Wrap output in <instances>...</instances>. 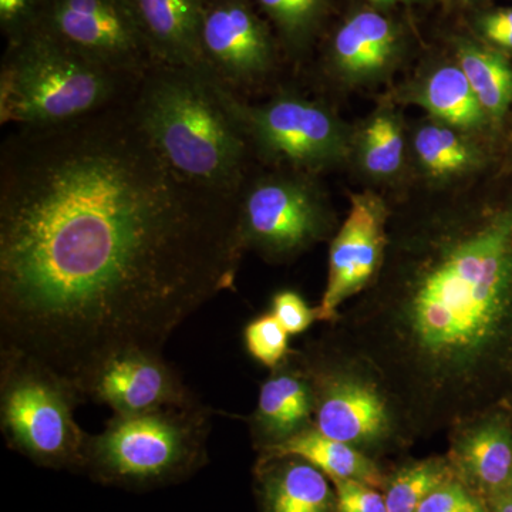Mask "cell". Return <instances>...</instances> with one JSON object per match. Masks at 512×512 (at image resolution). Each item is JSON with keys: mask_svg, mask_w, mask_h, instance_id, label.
<instances>
[{"mask_svg": "<svg viewBox=\"0 0 512 512\" xmlns=\"http://www.w3.org/2000/svg\"><path fill=\"white\" fill-rule=\"evenodd\" d=\"M238 197L188 183L133 111L22 128L0 161V352L87 389L234 288Z\"/></svg>", "mask_w": 512, "mask_h": 512, "instance_id": "obj_1", "label": "cell"}, {"mask_svg": "<svg viewBox=\"0 0 512 512\" xmlns=\"http://www.w3.org/2000/svg\"><path fill=\"white\" fill-rule=\"evenodd\" d=\"M329 329L372 363L414 441L512 407V165L390 221L379 274Z\"/></svg>", "mask_w": 512, "mask_h": 512, "instance_id": "obj_2", "label": "cell"}, {"mask_svg": "<svg viewBox=\"0 0 512 512\" xmlns=\"http://www.w3.org/2000/svg\"><path fill=\"white\" fill-rule=\"evenodd\" d=\"M134 120L165 164L188 183L238 197L248 138L202 69L161 66L144 74Z\"/></svg>", "mask_w": 512, "mask_h": 512, "instance_id": "obj_3", "label": "cell"}, {"mask_svg": "<svg viewBox=\"0 0 512 512\" xmlns=\"http://www.w3.org/2000/svg\"><path fill=\"white\" fill-rule=\"evenodd\" d=\"M293 352L311 386L320 433L376 461L414 443L375 367L332 330Z\"/></svg>", "mask_w": 512, "mask_h": 512, "instance_id": "obj_4", "label": "cell"}, {"mask_svg": "<svg viewBox=\"0 0 512 512\" xmlns=\"http://www.w3.org/2000/svg\"><path fill=\"white\" fill-rule=\"evenodd\" d=\"M117 74L43 32L25 37L0 73V123L59 126L106 109L119 93Z\"/></svg>", "mask_w": 512, "mask_h": 512, "instance_id": "obj_5", "label": "cell"}, {"mask_svg": "<svg viewBox=\"0 0 512 512\" xmlns=\"http://www.w3.org/2000/svg\"><path fill=\"white\" fill-rule=\"evenodd\" d=\"M83 396L49 367L0 352V429L10 447L37 463H83L89 434L74 419Z\"/></svg>", "mask_w": 512, "mask_h": 512, "instance_id": "obj_6", "label": "cell"}, {"mask_svg": "<svg viewBox=\"0 0 512 512\" xmlns=\"http://www.w3.org/2000/svg\"><path fill=\"white\" fill-rule=\"evenodd\" d=\"M207 407L113 414L106 429L87 439L83 463L104 477L128 483L163 480L201 457L210 436Z\"/></svg>", "mask_w": 512, "mask_h": 512, "instance_id": "obj_7", "label": "cell"}, {"mask_svg": "<svg viewBox=\"0 0 512 512\" xmlns=\"http://www.w3.org/2000/svg\"><path fill=\"white\" fill-rule=\"evenodd\" d=\"M330 232L332 218L303 178L265 177L239 192V242L266 261H291Z\"/></svg>", "mask_w": 512, "mask_h": 512, "instance_id": "obj_8", "label": "cell"}, {"mask_svg": "<svg viewBox=\"0 0 512 512\" xmlns=\"http://www.w3.org/2000/svg\"><path fill=\"white\" fill-rule=\"evenodd\" d=\"M222 96L245 136L266 157L318 168L348 154L345 126L313 101L281 96L262 106H248L224 86Z\"/></svg>", "mask_w": 512, "mask_h": 512, "instance_id": "obj_9", "label": "cell"}, {"mask_svg": "<svg viewBox=\"0 0 512 512\" xmlns=\"http://www.w3.org/2000/svg\"><path fill=\"white\" fill-rule=\"evenodd\" d=\"M43 33L121 79L146 74L148 47L130 0H53Z\"/></svg>", "mask_w": 512, "mask_h": 512, "instance_id": "obj_10", "label": "cell"}, {"mask_svg": "<svg viewBox=\"0 0 512 512\" xmlns=\"http://www.w3.org/2000/svg\"><path fill=\"white\" fill-rule=\"evenodd\" d=\"M390 212L372 192L352 195L348 218L330 245L328 285L316 312L333 323L349 299L375 281L389 244Z\"/></svg>", "mask_w": 512, "mask_h": 512, "instance_id": "obj_11", "label": "cell"}, {"mask_svg": "<svg viewBox=\"0 0 512 512\" xmlns=\"http://www.w3.org/2000/svg\"><path fill=\"white\" fill-rule=\"evenodd\" d=\"M87 399L107 404L114 414H144L198 406L163 353L130 350L110 359L87 389Z\"/></svg>", "mask_w": 512, "mask_h": 512, "instance_id": "obj_12", "label": "cell"}, {"mask_svg": "<svg viewBox=\"0 0 512 512\" xmlns=\"http://www.w3.org/2000/svg\"><path fill=\"white\" fill-rule=\"evenodd\" d=\"M268 32L241 0H222L204 10L201 69L229 87L254 83L272 67Z\"/></svg>", "mask_w": 512, "mask_h": 512, "instance_id": "obj_13", "label": "cell"}, {"mask_svg": "<svg viewBox=\"0 0 512 512\" xmlns=\"http://www.w3.org/2000/svg\"><path fill=\"white\" fill-rule=\"evenodd\" d=\"M447 458L460 483L485 504L512 487V407L500 406L458 421Z\"/></svg>", "mask_w": 512, "mask_h": 512, "instance_id": "obj_14", "label": "cell"}, {"mask_svg": "<svg viewBox=\"0 0 512 512\" xmlns=\"http://www.w3.org/2000/svg\"><path fill=\"white\" fill-rule=\"evenodd\" d=\"M248 427L259 453L313 427L311 386L293 350L262 383Z\"/></svg>", "mask_w": 512, "mask_h": 512, "instance_id": "obj_15", "label": "cell"}, {"mask_svg": "<svg viewBox=\"0 0 512 512\" xmlns=\"http://www.w3.org/2000/svg\"><path fill=\"white\" fill-rule=\"evenodd\" d=\"M151 55L163 66L201 69V0H130Z\"/></svg>", "mask_w": 512, "mask_h": 512, "instance_id": "obj_16", "label": "cell"}, {"mask_svg": "<svg viewBox=\"0 0 512 512\" xmlns=\"http://www.w3.org/2000/svg\"><path fill=\"white\" fill-rule=\"evenodd\" d=\"M397 33L389 19L376 12H360L350 18L333 40L336 69L345 79H373L392 63Z\"/></svg>", "mask_w": 512, "mask_h": 512, "instance_id": "obj_17", "label": "cell"}, {"mask_svg": "<svg viewBox=\"0 0 512 512\" xmlns=\"http://www.w3.org/2000/svg\"><path fill=\"white\" fill-rule=\"evenodd\" d=\"M264 512H336V493L328 477L301 458L262 460Z\"/></svg>", "mask_w": 512, "mask_h": 512, "instance_id": "obj_18", "label": "cell"}, {"mask_svg": "<svg viewBox=\"0 0 512 512\" xmlns=\"http://www.w3.org/2000/svg\"><path fill=\"white\" fill-rule=\"evenodd\" d=\"M262 460L296 457L312 464L332 481H360L375 488H384L386 476L376 460L342 441L330 439L315 426L296 436L261 451Z\"/></svg>", "mask_w": 512, "mask_h": 512, "instance_id": "obj_19", "label": "cell"}, {"mask_svg": "<svg viewBox=\"0 0 512 512\" xmlns=\"http://www.w3.org/2000/svg\"><path fill=\"white\" fill-rule=\"evenodd\" d=\"M458 66L466 74L478 103L493 127L503 126L512 109V63L491 46L460 40Z\"/></svg>", "mask_w": 512, "mask_h": 512, "instance_id": "obj_20", "label": "cell"}, {"mask_svg": "<svg viewBox=\"0 0 512 512\" xmlns=\"http://www.w3.org/2000/svg\"><path fill=\"white\" fill-rule=\"evenodd\" d=\"M417 101L441 123L458 130L477 131L491 126L460 66L437 69Z\"/></svg>", "mask_w": 512, "mask_h": 512, "instance_id": "obj_21", "label": "cell"}, {"mask_svg": "<svg viewBox=\"0 0 512 512\" xmlns=\"http://www.w3.org/2000/svg\"><path fill=\"white\" fill-rule=\"evenodd\" d=\"M454 478L456 474L447 456L404 464L386 478L384 500L387 512H416L436 488Z\"/></svg>", "mask_w": 512, "mask_h": 512, "instance_id": "obj_22", "label": "cell"}, {"mask_svg": "<svg viewBox=\"0 0 512 512\" xmlns=\"http://www.w3.org/2000/svg\"><path fill=\"white\" fill-rule=\"evenodd\" d=\"M414 150L424 168L436 177L467 173L480 167L484 160L474 144L446 124L421 127L414 137Z\"/></svg>", "mask_w": 512, "mask_h": 512, "instance_id": "obj_23", "label": "cell"}, {"mask_svg": "<svg viewBox=\"0 0 512 512\" xmlns=\"http://www.w3.org/2000/svg\"><path fill=\"white\" fill-rule=\"evenodd\" d=\"M404 140L402 128L392 114L380 113L367 124L363 133V167L370 174L392 175L403 163Z\"/></svg>", "mask_w": 512, "mask_h": 512, "instance_id": "obj_24", "label": "cell"}, {"mask_svg": "<svg viewBox=\"0 0 512 512\" xmlns=\"http://www.w3.org/2000/svg\"><path fill=\"white\" fill-rule=\"evenodd\" d=\"M244 342L249 356L271 370L281 366L293 350L289 348V333L272 312L258 316L245 326Z\"/></svg>", "mask_w": 512, "mask_h": 512, "instance_id": "obj_25", "label": "cell"}, {"mask_svg": "<svg viewBox=\"0 0 512 512\" xmlns=\"http://www.w3.org/2000/svg\"><path fill=\"white\" fill-rule=\"evenodd\" d=\"M286 35H305L322 10L323 0H258Z\"/></svg>", "mask_w": 512, "mask_h": 512, "instance_id": "obj_26", "label": "cell"}, {"mask_svg": "<svg viewBox=\"0 0 512 512\" xmlns=\"http://www.w3.org/2000/svg\"><path fill=\"white\" fill-rule=\"evenodd\" d=\"M416 512H490L488 505L457 478L440 485Z\"/></svg>", "mask_w": 512, "mask_h": 512, "instance_id": "obj_27", "label": "cell"}, {"mask_svg": "<svg viewBox=\"0 0 512 512\" xmlns=\"http://www.w3.org/2000/svg\"><path fill=\"white\" fill-rule=\"evenodd\" d=\"M271 312L291 336L301 335L318 320L316 308L312 309L299 293L293 291L276 293Z\"/></svg>", "mask_w": 512, "mask_h": 512, "instance_id": "obj_28", "label": "cell"}, {"mask_svg": "<svg viewBox=\"0 0 512 512\" xmlns=\"http://www.w3.org/2000/svg\"><path fill=\"white\" fill-rule=\"evenodd\" d=\"M336 512H387L384 494L379 488L360 481L336 480Z\"/></svg>", "mask_w": 512, "mask_h": 512, "instance_id": "obj_29", "label": "cell"}, {"mask_svg": "<svg viewBox=\"0 0 512 512\" xmlns=\"http://www.w3.org/2000/svg\"><path fill=\"white\" fill-rule=\"evenodd\" d=\"M478 29L491 47L512 53V8L487 13L478 22Z\"/></svg>", "mask_w": 512, "mask_h": 512, "instance_id": "obj_30", "label": "cell"}, {"mask_svg": "<svg viewBox=\"0 0 512 512\" xmlns=\"http://www.w3.org/2000/svg\"><path fill=\"white\" fill-rule=\"evenodd\" d=\"M37 0H0V20L3 26L19 25Z\"/></svg>", "mask_w": 512, "mask_h": 512, "instance_id": "obj_31", "label": "cell"}, {"mask_svg": "<svg viewBox=\"0 0 512 512\" xmlns=\"http://www.w3.org/2000/svg\"><path fill=\"white\" fill-rule=\"evenodd\" d=\"M487 505L490 512H512V491L498 495L488 501Z\"/></svg>", "mask_w": 512, "mask_h": 512, "instance_id": "obj_32", "label": "cell"}, {"mask_svg": "<svg viewBox=\"0 0 512 512\" xmlns=\"http://www.w3.org/2000/svg\"><path fill=\"white\" fill-rule=\"evenodd\" d=\"M372 2L380 3V5H387V3L397 2V0H372Z\"/></svg>", "mask_w": 512, "mask_h": 512, "instance_id": "obj_33", "label": "cell"}, {"mask_svg": "<svg viewBox=\"0 0 512 512\" xmlns=\"http://www.w3.org/2000/svg\"><path fill=\"white\" fill-rule=\"evenodd\" d=\"M511 491H512V487H511Z\"/></svg>", "mask_w": 512, "mask_h": 512, "instance_id": "obj_34", "label": "cell"}]
</instances>
